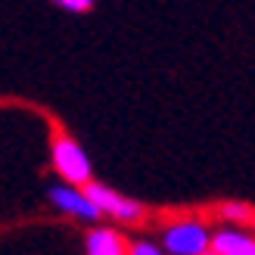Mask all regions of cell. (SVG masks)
Instances as JSON below:
<instances>
[{
	"label": "cell",
	"instance_id": "52a82bcc",
	"mask_svg": "<svg viewBox=\"0 0 255 255\" xmlns=\"http://www.w3.org/2000/svg\"><path fill=\"white\" fill-rule=\"evenodd\" d=\"M221 215H224L227 221H234V224H252L255 221V212L246 206V202H224Z\"/></svg>",
	"mask_w": 255,
	"mask_h": 255
},
{
	"label": "cell",
	"instance_id": "6da1fadb",
	"mask_svg": "<svg viewBox=\"0 0 255 255\" xmlns=\"http://www.w3.org/2000/svg\"><path fill=\"white\" fill-rule=\"evenodd\" d=\"M50 159H53V168L66 184L72 187H87L94 184V168L87 152L81 149L78 140H72L59 125H53V137H50Z\"/></svg>",
	"mask_w": 255,
	"mask_h": 255
},
{
	"label": "cell",
	"instance_id": "30bf717a",
	"mask_svg": "<svg viewBox=\"0 0 255 255\" xmlns=\"http://www.w3.org/2000/svg\"><path fill=\"white\" fill-rule=\"evenodd\" d=\"M252 227H255V221H252Z\"/></svg>",
	"mask_w": 255,
	"mask_h": 255
},
{
	"label": "cell",
	"instance_id": "ba28073f",
	"mask_svg": "<svg viewBox=\"0 0 255 255\" xmlns=\"http://www.w3.org/2000/svg\"><path fill=\"white\" fill-rule=\"evenodd\" d=\"M59 9H69V12H87L94 6V0H53Z\"/></svg>",
	"mask_w": 255,
	"mask_h": 255
},
{
	"label": "cell",
	"instance_id": "3957f363",
	"mask_svg": "<svg viewBox=\"0 0 255 255\" xmlns=\"http://www.w3.org/2000/svg\"><path fill=\"white\" fill-rule=\"evenodd\" d=\"M168 255H209L212 252V234L202 221H174L162 237Z\"/></svg>",
	"mask_w": 255,
	"mask_h": 255
},
{
	"label": "cell",
	"instance_id": "7a4b0ae2",
	"mask_svg": "<svg viewBox=\"0 0 255 255\" xmlns=\"http://www.w3.org/2000/svg\"><path fill=\"white\" fill-rule=\"evenodd\" d=\"M84 193L87 199L94 202V206L100 209V215H109V218H116V221H125V224H140L146 218V209H143V202H137V199H128L122 196L119 190H112L106 184H87L84 187Z\"/></svg>",
	"mask_w": 255,
	"mask_h": 255
},
{
	"label": "cell",
	"instance_id": "9c48e42d",
	"mask_svg": "<svg viewBox=\"0 0 255 255\" xmlns=\"http://www.w3.org/2000/svg\"><path fill=\"white\" fill-rule=\"evenodd\" d=\"M131 255H165V252L156 249L152 243H134V246H131Z\"/></svg>",
	"mask_w": 255,
	"mask_h": 255
},
{
	"label": "cell",
	"instance_id": "277c9868",
	"mask_svg": "<svg viewBox=\"0 0 255 255\" xmlns=\"http://www.w3.org/2000/svg\"><path fill=\"white\" fill-rule=\"evenodd\" d=\"M50 202L66 212V215H75V218H84V221H97L100 218V209L94 206L91 199H87V193L81 187H72V184H53L47 190Z\"/></svg>",
	"mask_w": 255,
	"mask_h": 255
},
{
	"label": "cell",
	"instance_id": "5b68a950",
	"mask_svg": "<svg viewBox=\"0 0 255 255\" xmlns=\"http://www.w3.org/2000/svg\"><path fill=\"white\" fill-rule=\"evenodd\" d=\"M87 246V255H131V246L122 240L119 231H112V227H97V231L87 234L84 240Z\"/></svg>",
	"mask_w": 255,
	"mask_h": 255
},
{
	"label": "cell",
	"instance_id": "8992f818",
	"mask_svg": "<svg viewBox=\"0 0 255 255\" xmlns=\"http://www.w3.org/2000/svg\"><path fill=\"white\" fill-rule=\"evenodd\" d=\"M212 252L215 255H255V237L224 227V231L212 234Z\"/></svg>",
	"mask_w": 255,
	"mask_h": 255
}]
</instances>
